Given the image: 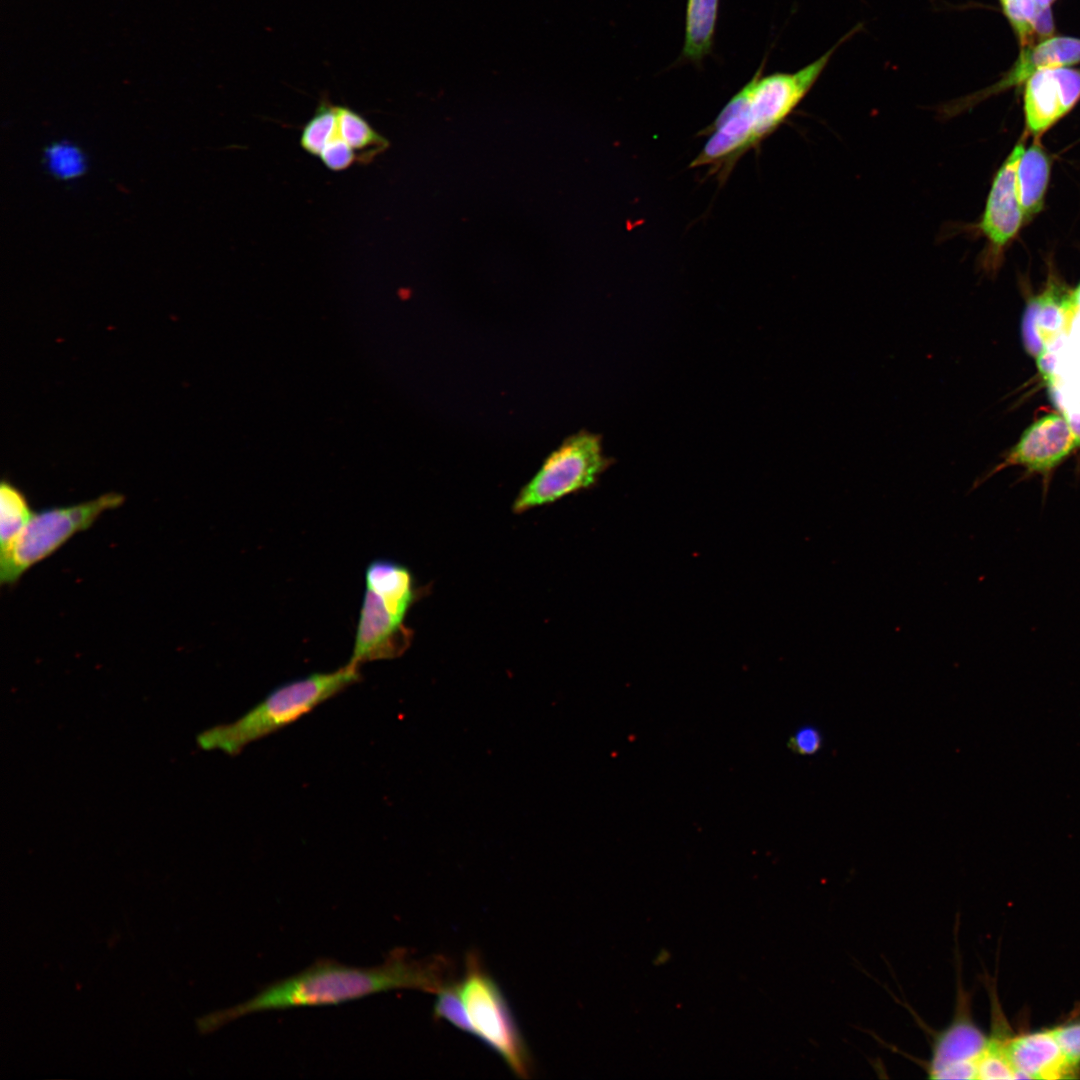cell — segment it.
<instances>
[{
    "instance_id": "5",
    "label": "cell",
    "mask_w": 1080,
    "mask_h": 1080,
    "mask_svg": "<svg viewBox=\"0 0 1080 1080\" xmlns=\"http://www.w3.org/2000/svg\"><path fill=\"white\" fill-rule=\"evenodd\" d=\"M459 989L474 1035L499 1055L516 1076L528 1078L532 1061L527 1044L502 991L475 953H469L466 958V972Z\"/></svg>"
},
{
    "instance_id": "9",
    "label": "cell",
    "mask_w": 1080,
    "mask_h": 1080,
    "mask_svg": "<svg viewBox=\"0 0 1080 1080\" xmlns=\"http://www.w3.org/2000/svg\"><path fill=\"white\" fill-rule=\"evenodd\" d=\"M404 619L405 616L366 589L349 662L360 667L365 662L402 655L409 647L413 634Z\"/></svg>"
},
{
    "instance_id": "14",
    "label": "cell",
    "mask_w": 1080,
    "mask_h": 1080,
    "mask_svg": "<svg viewBox=\"0 0 1080 1080\" xmlns=\"http://www.w3.org/2000/svg\"><path fill=\"white\" fill-rule=\"evenodd\" d=\"M1067 339L1077 344L1067 348L1069 353L1064 354L1059 350L1046 352L1064 358L1065 361L1043 355L1038 360V367L1051 385L1063 383L1064 387L1054 388L1055 396L1062 406L1063 415L1080 436V335Z\"/></svg>"
},
{
    "instance_id": "29",
    "label": "cell",
    "mask_w": 1080,
    "mask_h": 1080,
    "mask_svg": "<svg viewBox=\"0 0 1080 1080\" xmlns=\"http://www.w3.org/2000/svg\"><path fill=\"white\" fill-rule=\"evenodd\" d=\"M1033 30H1034V33H1037L1040 36L1048 37V36H1050L1052 34V32H1053V22H1052V16H1051V12H1050L1049 7H1044V8L1038 7V10H1037L1034 22H1033Z\"/></svg>"
},
{
    "instance_id": "25",
    "label": "cell",
    "mask_w": 1080,
    "mask_h": 1080,
    "mask_svg": "<svg viewBox=\"0 0 1080 1080\" xmlns=\"http://www.w3.org/2000/svg\"><path fill=\"white\" fill-rule=\"evenodd\" d=\"M319 158L331 171L339 172L349 168L357 162V157L351 147L341 138L336 130L321 151Z\"/></svg>"
},
{
    "instance_id": "12",
    "label": "cell",
    "mask_w": 1080,
    "mask_h": 1080,
    "mask_svg": "<svg viewBox=\"0 0 1080 1080\" xmlns=\"http://www.w3.org/2000/svg\"><path fill=\"white\" fill-rule=\"evenodd\" d=\"M1069 290L1050 283L1028 303L1022 320L1026 350L1036 358L1056 349L1069 336L1071 327Z\"/></svg>"
},
{
    "instance_id": "21",
    "label": "cell",
    "mask_w": 1080,
    "mask_h": 1080,
    "mask_svg": "<svg viewBox=\"0 0 1080 1080\" xmlns=\"http://www.w3.org/2000/svg\"><path fill=\"white\" fill-rule=\"evenodd\" d=\"M336 107L328 98H322L314 115L304 125L300 145L308 154L319 157L321 151L333 136L337 127Z\"/></svg>"
},
{
    "instance_id": "23",
    "label": "cell",
    "mask_w": 1080,
    "mask_h": 1080,
    "mask_svg": "<svg viewBox=\"0 0 1080 1080\" xmlns=\"http://www.w3.org/2000/svg\"><path fill=\"white\" fill-rule=\"evenodd\" d=\"M433 1016L459 1030L474 1035V1029L462 1000L459 984L448 983L437 991Z\"/></svg>"
},
{
    "instance_id": "1",
    "label": "cell",
    "mask_w": 1080,
    "mask_h": 1080,
    "mask_svg": "<svg viewBox=\"0 0 1080 1080\" xmlns=\"http://www.w3.org/2000/svg\"><path fill=\"white\" fill-rule=\"evenodd\" d=\"M446 965L440 959L415 960L401 950L376 967L359 968L328 959L275 982L254 997L199 1018L201 1033H210L238 1018L259 1012L334 1005L396 989L437 992L445 983Z\"/></svg>"
},
{
    "instance_id": "8",
    "label": "cell",
    "mask_w": 1080,
    "mask_h": 1080,
    "mask_svg": "<svg viewBox=\"0 0 1080 1080\" xmlns=\"http://www.w3.org/2000/svg\"><path fill=\"white\" fill-rule=\"evenodd\" d=\"M1024 150V143H1017L996 172L984 212L975 226L988 242L991 259L1016 237L1025 222L1017 188V168Z\"/></svg>"
},
{
    "instance_id": "26",
    "label": "cell",
    "mask_w": 1080,
    "mask_h": 1080,
    "mask_svg": "<svg viewBox=\"0 0 1080 1080\" xmlns=\"http://www.w3.org/2000/svg\"><path fill=\"white\" fill-rule=\"evenodd\" d=\"M1068 1061L1080 1071V1020L1053 1027Z\"/></svg>"
},
{
    "instance_id": "27",
    "label": "cell",
    "mask_w": 1080,
    "mask_h": 1080,
    "mask_svg": "<svg viewBox=\"0 0 1080 1080\" xmlns=\"http://www.w3.org/2000/svg\"><path fill=\"white\" fill-rule=\"evenodd\" d=\"M823 738L818 728L812 725L799 727L789 738L788 748L795 754L811 756L822 748Z\"/></svg>"
},
{
    "instance_id": "10",
    "label": "cell",
    "mask_w": 1080,
    "mask_h": 1080,
    "mask_svg": "<svg viewBox=\"0 0 1080 1080\" xmlns=\"http://www.w3.org/2000/svg\"><path fill=\"white\" fill-rule=\"evenodd\" d=\"M1025 82V124L1035 137L1052 127L1080 98V71L1066 66L1037 70Z\"/></svg>"
},
{
    "instance_id": "22",
    "label": "cell",
    "mask_w": 1080,
    "mask_h": 1080,
    "mask_svg": "<svg viewBox=\"0 0 1080 1080\" xmlns=\"http://www.w3.org/2000/svg\"><path fill=\"white\" fill-rule=\"evenodd\" d=\"M43 162L48 173L59 180H72L82 176L87 169L86 156L79 146L59 141L46 147Z\"/></svg>"
},
{
    "instance_id": "24",
    "label": "cell",
    "mask_w": 1080,
    "mask_h": 1080,
    "mask_svg": "<svg viewBox=\"0 0 1080 1080\" xmlns=\"http://www.w3.org/2000/svg\"><path fill=\"white\" fill-rule=\"evenodd\" d=\"M1003 10L1017 32L1022 45L1030 41L1033 22L1038 10L1034 0H1000Z\"/></svg>"
},
{
    "instance_id": "13",
    "label": "cell",
    "mask_w": 1080,
    "mask_h": 1080,
    "mask_svg": "<svg viewBox=\"0 0 1080 1080\" xmlns=\"http://www.w3.org/2000/svg\"><path fill=\"white\" fill-rule=\"evenodd\" d=\"M1006 1050L1016 1079H1063L1080 1075L1065 1056L1053 1027L1011 1034Z\"/></svg>"
},
{
    "instance_id": "7",
    "label": "cell",
    "mask_w": 1080,
    "mask_h": 1080,
    "mask_svg": "<svg viewBox=\"0 0 1080 1080\" xmlns=\"http://www.w3.org/2000/svg\"><path fill=\"white\" fill-rule=\"evenodd\" d=\"M1078 446L1080 436L1064 415H1046L1026 429L1004 461L986 476L975 481L972 488L978 487L992 474L1011 465L1025 467L1030 473L1048 475Z\"/></svg>"
},
{
    "instance_id": "18",
    "label": "cell",
    "mask_w": 1080,
    "mask_h": 1080,
    "mask_svg": "<svg viewBox=\"0 0 1080 1080\" xmlns=\"http://www.w3.org/2000/svg\"><path fill=\"white\" fill-rule=\"evenodd\" d=\"M720 0H687L681 57L699 63L713 47Z\"/></svg>"
},
{
    "instance_id": "19",
    "label": "cell",
    "mask_w": 1080,
    "mask_h": 1080,
    "mask_svg": "<svg viewBox=\"0 0 1080 1080\" xmlns=\"http://www.w3.org/2000/svg\"><path fill=\"white\" fill-rule=\"evenodd\" d=\"M337 131L351 147L357 163L369 164L390 145L358 112L347 106H337Z\"/></svg>"
},
{
    "instance_id": "16",
    "label": "cell",
    "mask_w": 1080,
    "mask_h": 1080,
    "mask_svg": "<svg viewBox=\"0 0 1080 1080\" xmlns=\"http://www.w3.org/2000/svg\"><path fill=\"white\" fill-rule=\"evenodd\" d=\"M366 587L388 606L406 616L416 600V587L408 568L389 560H374L365 573Z\"/></svg>"
},
{
    "instance_id": "4",
    "label": "cell",
    "mask_w": 1080,
    "mask_h": 1080,
    "mask_svg": "<svg viewBox=\"0 0 1080 1080\" xmlns=\"http://www.w3.org/2000/svg\"><path fill=\"white\" fill-rule=\"evenodd\" d=\"M612 462L603 453L601 435L580 430L566 437L544 459L515 498L513 511L523 513L590 489Z\"/></svg>"
},
{
    "instance_id": "28",
    "label": "cell",
    "mask_w": 1080,
    "mask_h": 1080,
    "mask_svg": "<svg viewBox=\"0 0 1080 1080\" xmlns=\"http://www.w3.org/2000/svg\"><path fill=\"white\" fill-rule=\"evenodd\" d=\"M1071 327L1068 338L1080 335V284L1070 292Z\"/></svg>"
},
{
    "instance_id": "3",
    "label": "cell",
    "mask_w": 1080,
    "mask_h": 1080,
    "mask_svg": "<svg viewBox=\"0 0 1080 1080\" xmlns=\"http://www.w3.org/2000/svg\"><path fill=\"white\" fill-rule=\"evenodd\" d=\"M360 678L359 667L348 662L332 672L313 673L286 682L237 720L203 732L198 744L206 750L219 749L236 755L248 744L297 721Z\"/></svg>"
},
{
    "instance_id": "15",
    "label": "cell",
    "mask_w": 1080,
    "mask_h": 1080,
    "mask_svg": "<svg viewBox=\"0 0 1080 1080\" xmlns=\"http://www.w3.org/2000/svg\"><path fill=\"white\" fill-rule=\"evenodd\" d=\"M1078 62H1080V39L1048 38L1024 49L1008 76L995 85L991 92L1023 83L1037 70L1069 66Z\"/></svg>"
},
{
    "instance_id": "17",
    "label": "cell",
    "mask_w": 1080,
    "mask_h": 1080,
    "mask_svg": "<svg viewBox=\"0 0 1080 1080\" xmlns=\"http://www.w3.org/2000/svg\"><path fill=\"white\" fill-rule=\"evenodd\" d=\"M1050 170V159L1040 144L1034 143L1024 150L1017 168V188L1025 220L1043 208Z\"/></svg>"
},
{
    "instance_id": "11",
    "label": "cell",
    "mask_w": 1080,
    "mask_h": 1080,
    "mask_svg": "<svg viewBox=\"0 0 1080 1080\" xmlns=\"http://www.w3.org/2000/svg\"><path fill=\"white\" fill-rule=\"evenodd\" d=\"M952 1023L934 1041L927 1072L936 1079H976V1066L988 1036L973 1023L962 1001Z\"/></svg>"
},
{
    "instance_id": "6",
    "label": "cell",
    "mask_w": 1080,
    "mask_h": 1080,
    "mask_svg": "<svg viewBox=\"0 0 1080 1080\" xmlns=\"http://www.w3.org/2000/svg\"><path fill=\"white\" fill-rule=\"evenodd\" d=\"M123 502V495L111 492L86 502L34 512L9 554L0 559L1 584L17 582L32 566L52 555L75 534L89 529L105 511Z\"/></svg>"
},
{
    "instance_id": "2",
    "label": "cell",
    "mask_w": 1080,
    "mask_h": 1080,
    "mask_svg": "<svg viewBox=\"0 0 1080 1080\" xmlns=\"http://www.w3.org/2000/svg\"><path fill=\"white\" fill-rule=\"evenodd\" d=\"M834 49L794 73H773L762 69L723 107L714 121L699 135L706 143L690 168L707 167L708 174L724 184L737 162L774 133L802 101L816 82Z\"/></svg>"
},
{
    "instance_id": "20",
    "label": "cell",
    "mask_w": 1080,
    "mask_h": 1080,
    "mask_svg": "<svg viewBox=\"0 0 1080 1080\" xmlns=\"http://www.w3.org/2000/svg\"><path fill=\"white\" fill-rule=\"evenodd\" d=\"M0 559L6 557L34 512L26 496L3 480L0 486Z\"/></svg>"
},
{
    "instance_id": "30",
    "label": "cell",
    "mask_w": 1080,
    "mask_h": 1080,
    "mask_svg": "<svg viewBox=\"0 0 1080 1080\" xmlns=\"http://www.w3.org/2000/svg\"><path fill=\"white\" fill-rule=\"evenodd\" d=\"M1036 5L1040 8L1049 7L1054 0H1034Z\"/></svg>"
}]
</instances>
